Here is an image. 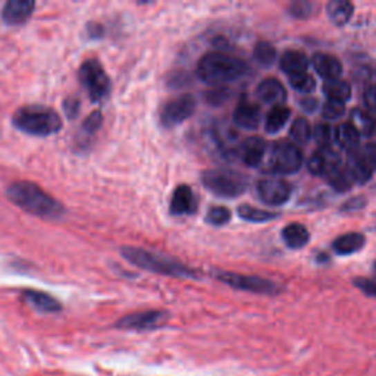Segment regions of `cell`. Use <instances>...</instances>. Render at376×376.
<instances>
[{
    "mask_svg": "<svg viewBox=\"0 0 376 376\" xmlns=\"http://www.w3.org/2000/svg\"><path fill=\"white\" fill-rule=\"evenodd\" d=\"M216 278L222 282V284L229 285L235 290L266 294V296H276V294L281 292V287L275 284L274 281H269L256 275H243L220 270V272H216Z\"/></svg>",
    "mask_w": 376,
    "mask_h": 376,
    "instance_id": "obj_7",
    "label": "cell"
},
{
    "mask_svg": "<svg viewBox=\"0 0 376 376\" xmlns=\"http://www.w3.org/2000/svg\"><path fill=\"white\" fill-rule=\"evenodd\" d=\"M291 115V111L288 108H284V106H274L272 109L269 111L266 115V122L265 128L269 134H275L281 131L288 122V118Z\"/></svg>",
    "mask_w": 376,
    "mask_h": 376,
    "instance_id": "obj_27",
    "label": "cell"
},
{
    "mask_svg": "<svg viewBox=\"0 0 376 376\" xmlns=\"http://www.w3.org/2000/svg\"><path fill=\"white\" fill-rule=\"evenodd\" d=\"M262 111L257 104L249 100H241L234 111V122L244 129H256L261 124Z\"/></svg>",
    "mask_w": 376,
    "mask_h": 376,
    "instance_id": "obj_14",
    "label": "cell"
},
{
    "mask_svg": "<svg viewBox=\"0 0 376 376\" xmlns=\"http://www.w3.org/2000/svg\"><path fill=\"white\" fill-rule=\"evenodd\" d=\"M196 111V99L191 94H181V96L171 99L163 104L160 111V122L164 126H175L187 121Z\"/></svg>",
    "mask_w": 376,
    "mask_h": 376,
    "instance_id": "obj_9",
    "label": "cell"
},
{
    "mask_svg": "<svg viewBox=\"0 0 376 376\" xmlns=\"http://www.w3.org/2000/svg\"><path fill=\"white\" fill-rule=\"evenodd\" d=\"M121 253L129 263H133L141 269L150 270V272L173 278H198L196 269L178 261H173V258L163 256L160 253L138 249V247H124Z\"/></svg>",
    "mask_w": 376,
    "mask_h": 376,
    "instance_id": "obj_3",
    "label": "cell"
},
{
    "mask_svg": "<svg viewBox=\"0 0 376 376\" xmlns=\"http://www.w3.org/2000/svg\"><path fill=\"white\" fill-rule=\"evenodd\" d=\"M364 103H366L369 109L376 111V84L370 86L364 93Z\"/></svg>",
    "mask_w": 376,
    "mask_h": 376,
    "instance_id": "obj_43",
    "label": "cell"
},
{
    "mask_svg": "<svg viewBox=\"0 0 376 376\" xmlns=\"http://www.w3.org/2000/svg\"><path fill=\"white\" fill-rule=\"evenodd\" d=\"M171 214L172 215H190L196 210V198L188 185H178L171 198Z\"/></svg>",
    "mask_w": 376,
    "mask_h": 376,
    "instance_id": "obj_16",
    "label": "cell"
},
{
    "mask_svg": "<svg viewBox=\"0 0 376 376\" xmlns=\"http://www.w3.org/2000/svg\"><path fill=\"white\" fill-rule=\"evenodd\" d=\"M350 124L356 129L359 135L370 137L376 129V120L363 109H352L350 112Z\"/></svg>",
    "mask_w": 376,
    "mask_h": 376,
    "instance_id": "obj_25",
    "label": "cell"
},
{
    "mask_svg": "<svg viewBox=\"0 0 376 376\" xmlns=\"http://www.w3.org/2000/svg\"><path fill=\"white\" fill-rule=\"evenodd\" d=\"M312 64L316 73L328 81L338 79V77L343 74V64L339 62V59L329 53H316L312 57Z\"/></svg>",
    "mask_w": 376,
    "mask_h": 376,
    "instance_id": "obj_17",
    "label": "cell"
},
{
    "mask_svg": "<svg viewBox=\"0 0 376 376\" xmlns=\"http://www.w3.org/2000/svg\"><path fill=\"white\" fill-rule=\"evenodd\" d=\"M312 134H313V138L316 140V143L321 144L322 147H329V144H331V141L334 138L332 128L326 124H317Z\"/></svg>",
    "mask_w": 376,
    "mask_h": 376,
    "instance_id": "obj_35",
    "label": "cell"
},
{
    "mask_svg": "<svg viewBox=\"0 0 376 376\" xmlns=\"http://www.w3.org/2000/svg\"><path fill=\"white\" fill-rule=\"evenodd\" d=\"M64 109H65V112H66V115L69 118H74L79 111V102L77 99H74V97H70V99H68L65 102Z\"/></svg>",
    "mask_w": 376,
    "mask_h": 376,
    "instance_id": "obj_44",
    "label": "cell"
},
{
    "mask_svg": "<svg viewBox=\"0 0 376 376\" xmlns=\"http://www.w3.org/2000/svg\"><path fill=\"white\" fill-rule=\"evenodd\" d=\"M240 150H241V159L247 167L256 168L261 164V162L265 158L266 144L261 137H252L244 141V144L240 147Z\"/></svg>",
    "mask_w": 376,
    "mask_h": 376,
    "instance_id": "obj_19",
    "label": "cell"
},
{
    "mask_svg": "<svg viewBox=\"0 0 376 376\" xmlns=\"http://www.w3.org/2000/svg\"><path fill=\"white\" fill-rule=\"evenodd\" d=\"M253 56L256 59V62L263 66H269L276 61V49L274 44H270L267 41H258L254 47Z\"/></svg>",
    "mask_w": 376,
    "mask_h": 376,
    "instance_id": "obj_31",
    "label": "cell"
},
{
    "mask_svg": "<svg viewBox=\"0 0 376 376\" xmlns=\"http://www.w3.org/2000/svg\"><path fill=\"white\" fill-rule=\"evenodd\" d=\"M78 78L94 103H100L111 91V79L97 59H88L79 66Z\"/></svg>",
    "mask_w": 376,
    "mask_h": 376,
    "instance_id": "obj_6",
    "label": "cell"
},
{
    "mask_svg": "<svg viewBox=\"0 0 376 376\" xmlns=\"http://www.w3.org/2000/svg\"><path fill=\"white\" fill-rule=\"evenodd\" d=\"M364 243H366V238H364L363 234L348 232V234L341 235V237H338L332 243V249L339 256H348V254L360 252L363 249Z\"/></svg>",
    "mask_w": 376,
    "mask_h": 376,
    "instance_id": "obj_21",
    "label": "cell"
},
{
    "mask_svg": "<svg viewBox=\"0 0 376 376\" xmlns=\"http://www.w3.org/2000/svg\"><path fill=\"white\" fill-rule=\"evenodd\" d=\"M341 158L334 149L329 147H322L321 150H317L314 155L309 160V169L314 175H323L328 176L334 173L337 169L341 167Z\"/></svg>",
    "mask_w": 376,
    "mask_h": 376,
    "instance_id": "obj_12",
    "label": "cell"
},
{
    "mask_svg": "<svg viewBox=\"0 0 376 376\" xmlns=\"http://www.w3.org/2000/svg\"><path fill=\"white\" fill-rule=\"evenodd\" d=\"M169 314L163 310H146L128 314L116 322V328L131 329V331H150L162 326L168 321Z\"/></svg>",
    "mask_w": 376,
    "mask_h": 376,
    "instance_id": "obj_10",
    "label": "cell"
},
{
    "mask_svg": "<svg viewBox=\"0 0 376 376\" xmlns=\"http://www.w3.org/2000/svg\"><path fill=\"white\" fill-rule=\"evenodd\" d=\"M290 14L296 18H308L313 14V3L306 2V0H299L290 6Z\"/></svg>",
    "mask_w": 376,
    "mask_h": 376,
    "instance_id": "obj_38",
    "label": "cell"
},
{
    "mask_svg": "<svg viewBox=\"0 0 376 376\" xmlns=\"http://www.w3.org/2000/svg\"><path fill=\"white\" fill-rule=\"evenodd\" d=\"M346 113V106L341 102L335 100H329L323 104L322 108V116L326 118V120H338Z\"/></svg>",
    "mask_w": 376,
    "mask_h": 376,
    "instance_id": "obj_37",
    "label": "cell"
},
{
    "mask_svg": "<svg viewBox=\"0 0 376 376\" xmlns=\"http://www.w3.org/2000/svg\"><path fill=\"white\" fill-rule=\"evenodd\" d=\"M247 70H249V65L241 59L212 52L200 59L196 73L197 77L207 84L220 86L241 78Z\"/></svg>",
    "mask_w": 376,
    "mask_h": 376,
    "instance_id": "obj_2",
    "label": "cell"
},
{
    "mask_svg": "<svg viewBox=\"0 0 376 376\" xmlns=\"http://www.w3.org/2000/svg\"><path fill=\"white\" fill-rule=\"evenodd\" d=\"M323 93L329 100L346 103L351 97V86L344 79H331L323 84Z\"/></svg>",
    "mask_w": 376,
    "mask_h": 376,
    "instance_id": "obj_28",
    "label": "cell"
},
{
    "mask_svg": "<svg viewBox=\"0 0 376 376\" xmlns=\"http://www.w3.org/2000/svg\"><path fill=\"white\" fill-rule=\"evenodd\" d=\"M34 8L32 0H9L3 6L2 18L8 26H22L32 15Z\"/></svg>",
    "mask_w": 376,
    "mask_h": 376,
    "instance_id": "obj_13",
    "label": "cell"
},
{
    "mask_svg": "<svg viewBox=\"0 0 376 376\" xmlns=\"http://www.w3.org/2000/svg\"><path fill=\"white\" fill-rule=\"evenodd\" d=\"M229 219H231V210L223 206L212 207L206 216V220L210 223V225H215V227L225 225Z\"/></svg>",
    "mask_w": 376,
    "mask_h": 376,
    "instance_id": "obj_34",
    "label": "cell"
},
{
    "mask_svg": "<svg viewBox=\"0 0 376 376\" xmlns=\"http://www.w3.org/2000/svg\"><path fill=\"white\" fill-rule=\"evenodd\" d=\"M218 141L222 147V150L225 153H229V155H234L238 146V134L234 131L231 128H225V131L223 133H218Z\"/></svg>",
    "mask_w": 376,
    "mask_h": 376,
    "instance_id": "obj_33",
    "label": "cell"
},
{
    "mask_svg": "<svg viewBox=\"0 0 376 376\" xmlns=\"http://www.w3.org/2000/svg\"><path fill=\"white\" fill-rule=\"evenodd\" d=\"M303 155L300 149L291 141H278L272 146L269 156V168L272 172L288 175L301 168Z\"/></svg>",
    "mask_w": 376,
    "mask_h": 376,
    "instance_id": "obj_8",
    "label": "cell"
},
{
    "mask_svg": "<svg viewBox=\"0 0 376 376\" xmlns=\"http://www.w3.org/2000/svg\"><path fill=\"white\" fill-rule=\"evenodd\" d=\"M346 169H347V172L350 173V176L355 182L364 184V182L370 180L372 171L366 164V162H364L363 156L360 155V151L350 153V156L347 159V168Z\"/></svg>",
    "mask_w": 376,
    "mask_h": 376,
    "instance_id": "obj_24",
    "label": "cell"
},
{
    "mask_svg": "<svg viewBox=\"0 0 376 376\" xmlns=\"http://www.w3.org/2000/svg\"><path fill=\"white\" fill-rule=\"evenodd\" d=\"M238 215L244 220L249 222H266V220H272L278 218L276 214H272V212H266L262 209H257L249 205H243L238 207Z\"/></svg>",
    "mask_w": 376,
    "mask_h": 376,
    "instance_id": "obj_30",
    "label": "cell"
},
{
    "mask_svg": "<svg viewBox=\"0 0 376 376\" xmlns=\"http://www.w3.org/2000/svg\"><path fill=\"white\" fill-rule=\"evenodd\" d=\"M282 240L290 247V249H303V247L309 243L310 234L301 223H290L284 229H282Z\"/></svg>",
    "mask_w": 376,
    "mask_h": 376,
    "instance_id": "obj_23",
    "label": "cell"
},
{
    "mask_svg": "<svg viewBox=\"0 0 376 376\" xmlns=\"http://www.w3.org/2000/svg\"><path fill=\"white\" fill-rule=\"evenodd\" d=\"M355 285L360 288L364 294H368V296L376 297V281L366 279V278H356Z\"/></svg>",
    "mask_w": 376,
    "mask_h": 376,
    "instance_id": "obj_41",
    "label": "cell"
},
{
    "mask_svg": "<svg viewBox=\"0 0 376 376\" xmlns=\"http://www.w3.org/2000/svg\"><path fill=\"white\" fill-rule=\"evenodd\" d=\"M355 14V6L347 0H331L326 5V15L332 24L338 27H343L351 19Z\"/></svg>",
    "mask_w": 376,
    "mask_h": 376,
    "instance_id": "obj_22",
    "label": "cell"
},
{
    "mask_svg": "<svg viewBox=\"0 0 376 376\" xmlns=\"http://www.w3.org/2000/svg\"><path fill=\"white\" fill-rule=\"evenodd\" d=\"M373 267H375V270H376V262H375V265H373Z\"/></svg>",
    "mask_w": 376,
    "mask_h": 376,
    "instance_id": "obj_45",
    "label": "cell"
},
{
    "mask_svg": "<svg viewBox=\"0 0 376 376\" xmlns=\"http://www.w3.org/2000/svg\"><path fill=\"white\" fill-rule=\"evenodd\" d=\"M312 128L308 120L304 118H297L290 126V138L292 140V144H306L310 140Z\"/></svg>",
    "mask_w": 376,
    "mask_h": 376,
    "instance_id": "obj_29",
    "label": "cell"
},
{
    "mask_svg": "<svg viewBox=\"0 0 376 376\" xmlns=\"http://www.w3.org/2000/svg\"><path fill=\"white\" fill-rule=\"evenodd\" d=\"M308 68H309L308 56L299 50H288L281 57V69L284 70L288 77L308 73Z\"/></svg>",
    "mask_w": 376,
    "mask_h": 376,
    "instance_id": "obj_20",
    "label": "cell"
},
{
    "mask_svg": "<svg viewBox=\"0 0 376 376\" xmlns=\"http://www.w3.org/2000/svg\"><path fill=\"white\" fill-rule=\"evenodd\" d=\"M257 193L269 206H281L288 202L291 187L281 178H263L257 184Z\"/></svg>",
    "mask_w": 376,
    "mask_h": 376,
    "instance_id": "obj_11",
    "label": "cell"
},
{
    "mask_svg": "<svg viewBox=\"0 0 376 376\" xmlns=\"http://www.w3.org/2000/svg\"><path fill=\"white\" fill-rule=\"evenodd\" d=\"M328 181H329V184H331L335 188L337 191H341V193L350 190L351 185L355 184V181H352L350 173L347 172V169H343V168H339L334 173L329 175Z\"/></svg>",
    "mask_w": 376,
    "mask_h": 376,
    "instance_id": "obj_32",
    "label": "cell"
},
{
    "mask_svg": "<svg viewBox=\"0 0 376 376\" xmlns=\"http://www.w3.org/2000/svg\"><path fill=\"white\" fill-rule=\"evenodd\" d=\"M256 96L263 103L279 106L287 100V90L275 78H266L256 88Z\"/></svg>",
    "mask_w": 376,
    "mask_h": 376,
    "instance_id": "obj_15",
    "label": "cell"
},
{
    "mask_svg": "<svg viewBox=\"0 0 376 376\" xmlns=\"http://www.w3.org/2000/svg\"><path fill=\"white\" fill-rule=\"evenodd\" d=\"M22 299L26 303H28L31 308L39 310L41 313H56L62 309L61 303H59L50 294H46L41 291L27 290L22 292Z\"/></svg>",
    "mask_w": 376,
    "mask_h": 376,
    "instance_id": "obj_18",
    "label": "cell"
},
{
    "mask_svg": "<svg viewBox=\"0 0 376 376\" xmlns=\"http://www.w3.org/2000/svg\"><path fill=\"white\" fill-rule=\"evenodd\" d=\"M290 82L294 88L301 93H310L314 88V79L308 73L290 77Z\"/></svg>",
    "mask_w": 376,
    "mask_h": 376,
    "instance_id": "obj_36",
    "label": "cell"
},
{
    "mask_svg": "<svg viewBox=\"0 0 376 376\" xmlns=\"http://www.w3.org/2000/svg\"><path fill=\"white\" fill-rule=\"evenodd\" d=\"M334 138L337 140V143H338L341 147L346 149V150H348L350 153L357 151L360 135L357 134L356 129L351 126L350 122L339 124V125L335 128Z\"/></svg>",
    "mask_w": 376,
    "mask_h": 376,
    "instance_id": "obj_26",
    "label": "cell"
},
{
    "mask_svg": "<svg viewBox=\"0 0 376 376\" xmlns=\"http://www.w3.org/2000/svg\"><path fill=\"white\" fill-rule=\"evenodd\" d=\"M227 97H228V91L223 88H218L215 91L207 93V102H210L212 104H220L227 100Z\"/></svg>",
    "mask_w": 376,
    "mask_h": 376,
    "instance_id": "obj_42",
    "label": "cell"
},
{
    "mask_svg": "<svg viewBox=\"0 0 376 376\" xmlns=\"http://www.w3.org/2000/svg\"><path fill=\"white\" fill-rule=\"evenodd\" d=\"M102 121H103L102 113L100 112H93L84 121V124H82V129H84V133H88V134L96 133L97 129L100 128V125H102Z\"/></svg>",
    "mask_w": 376,
    "mask_h": 376,
    "instance_id": "obj_39",
    "label": "cell"
},
{
    "mask_svg": "<svg viewBox=\"0 0 376 376\" xmlns=\"http://www.w3.org/2000/svg\"><path fill=\"white\" fill-rule=\"evenodd\" d=\"M360 155L363 156L364 162H366L370 171H375L376 169V143H368L360 151Z\"/></svg>",
    "mask_w": 376,
    "mask_h": 376,
    "instance_id": "obj_40",
    "label": "cell"
},
{
    "mask_svg": "<svg viewBox=\"0 0 376 376\" xmlns=\"http://www.w3.org/2000/svg\"><path fill=\"white\" fill-rule=\"evenodd\" d=\"M14 125L26 134L49 137L61 131L62 120L59 113L49 106L28 104L22 106L15 112Z\"/></svg>",
    "mask_w": 376,
    "mask_h": 376,
    "instance_id": "obj_4",
    "label": "cell"
},
{
    "mask_svg": "<svg viewBox=\"0 0 376 376\" xmlns=\"http://www.w3.org/2000/svg\"><path fill=\"white\" fill-rule=\"evenodd\" d=\"M8 197L18 207L41 218L56 219L64 214V207L61 203H57L52 196L47 194L37 184L28 181L12 184L8 188Z\"/></svg>",
    "mask_w": 376,
    "mask_h": 376,
    "instance_id": "obj_1",
    "label": "cell"
},
{
    "mask_svg": "<svg viewBox=\"0 0 376 376\" xmlns=\"http://www.w3.org/2000/svg\"><path fill=\"white\" fill-rule=\"evenodd\" d=\"M202 181L209 191L220 197H238L249 187L243 173L229 169H209L203 173Z\"/></svg>",
    "mask_w": 376,
    "mask_h": 376,
    "instance_id": "obj_5",
    "label": "cell"
}]
</instances>
